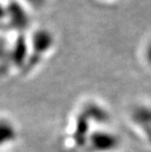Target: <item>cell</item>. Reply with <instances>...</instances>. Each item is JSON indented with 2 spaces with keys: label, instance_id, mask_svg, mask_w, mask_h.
Returning a JSON list of instances; mask_svg holds the SVG:
<instances>
[{
  "label": "cell",
  "instance_id": "3",
  "mask_svg": "<svg viewBox=\"0 0 151 152\" xmlns=\"http://www.w3.org/2000/svg\"><path fill=\"white\" fill-rule=\"evenodd\" d=\"M9 59L15 66H22L28 56V42L25 35L19 34L8 53Z\"/></svg>",
  "mask_w": 151,
  "mask_h": 152
},
{
  "label": "cell",
  "instance_id": "5",
  "mask_svg": "<svg viewBox=\"0 0 151 152\" xmlns=\"http://www.w3.org/2000/svg\"><path fill=\"white\" fill-rule=\"evenodd\" d=\"M146 56L148 61L151 63V43L148 45V47H147V49H146Z\"/></svg>",
  "mask_w": 151,
  "mask_h": 152
},
{
  "label": "cell",
  "instance_id": "4",
  "mask_svg": "<svg viewBox=\"0 0 151 152\" xmlns=\"http://www.w3.org/2000/svg\"><path fill=\"white\" fill-rule=\"evenodd\" d=\"M26 1L34 8H39L45 3V0H26Z\"/></svg>",
  "mask_w": 151,
  "mask_h": 152
},
{
  "label": "cell",
  "instance_id": "2",
  "mask_svg": "<svg viewBox=\"0 0 151 152\" xmlns=\"http://www.w3.org/2000/svg\"><path fill=\"white\" fill-rule=\"evenodd\" d=\"M53 44V37L49 31L38 28L31 37V45L34 49V58H39L40 55L50 49Z\"/></svg>",
  "mask_w": 151,
  "mask_h": 152
},
{
  "label": "cell",
  "instance_id": "1",
  "mask_svg": "<svg viewBox=\"0 0 151 152\" xmlns=\"http://www.w3.org/2000/svg\"><path fill=\"white\" fill-rule=\"evenodd\" d=\"M2 17H6L7 24L15 31H23L30 26V17L24 6L17 0H9L2 7Z\"/></svg>",
  "mask_w": 151,
  "mask_h": 152
}]
</instances>
